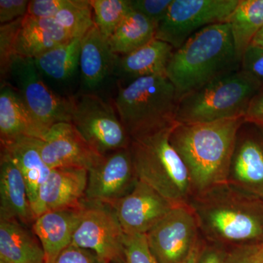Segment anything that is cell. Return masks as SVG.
Returning <instances> with one entry per match:
<instances>
[{
  "mask_svg": "<svg viewBox=\"0 0 263 263\" xmlns=\"http://www.w3.org/2000/svg\"><path fill=\"white\" fill-rule=\"evenodd\" d=\"M245 122L238 117L175 124L170 141L187 170L193 196L228 183L237 136Z\"/></svg>",
  "mask_w": 263,
  "mask_h": 263,
  "instance_id": "6da1fadb",
  "label": "cell"
},
{
  "mask_svg": "<svg viewBox=\"0 0 263 263\" xmlns=\"http://www.w3.org/2000/svg\"><path fill=\"white\" fill-rule=\"evenodd\" d=\"M240 69L228 22L199 30L175 49L166 70L178 101L214 79Z\"/></svg>",
  "mask_w": 263,
  "mask_h": 263,
  "instance_id": "7a4b0ae2",
  "label": "cell"
},
{
  "mask_svg": "<svg viewBox=\"0 0 263 263\" xmlns=\"http://www.w3.org/2000/svg\"><path fill=\"white\" fill-rule=\"evenodd\" d=\"M199 229L218 245H256L263 240V200L228 183L194 195L189 202Z\"/></svg>",
  "mask_w": 263,
  "mask_h": 263,
  "instance_id": "3957f363",
  "label": "cell"
},
{
  "mask_svg": "<svg viewBox=\"0 0 263 263\" xmlns=\"http://www.w3.org/2000/svg\"><path fill=\"white\" fill-rule=\"evenodd\" d=\"M178 103L174 84L158 75L119 85L114 105L132 141L176 124Z\"/></svg>",
  "mask_w": 263,
  "mask_h": 263,
  "instance_id": "277c9868",
  "label": "cell"
},
{
  "mask_svg": "<svg viewBox=\"0 0 263 263\" xmlns=\"http://www.w3.org/2000/svg\"><path fill=\"white\" fill-rule=\"evenodd\" d=\"M174 126L132 140L129 152L139 181L174 205H189L193 190L187 170L170 141Z\"/></svg>",
  "mask_w": 263,
  "mask_h": 263,
  "instance_id": "5b68a950",
  "label": "cell"
},
{
  "mask_svg": "<svg viewBox=\"0 0 263 263\" xmlns=\"http://www.w3.org/2000/svg\"><path fill=\"white\" fill-rule=\"evenodd\" d=\"M262 86L241 69L221 76L180 100L176 122L195 124L245 117Z\"/></svg>",
  "mask_w": 263,
  "mask_h": 263,
  "instance_id": "8992f818",
  "label": "cell"
},
{
  "mask_svg": "<svg viewBox=\"0 0 263 263\" xmlns=\"http://www.w3.org/2000/svg\"><path fill=\"white\" fill-rule=\"evenodd\" d=\"M70 99L71 124L100 155L129 148L130 137L114 103L95 92L72 95Z\"/></svg>",
  "mask_w": 263,
  "mask_h": 263,
  "instance_id": "52a82bcc",
  "label": "cell"
},
{
  "mask_svg": "<svg viewBox=\"0 0 263 263\" xmlns=\"http://www.w3.org/2000/svg\"><path fill=\"white\" fill-rule=\"evenodd\" d=\"M8 78L45 135L55 124L71 123V96L57 94L45 82L34 59L15 57Z\"/></svg>",
  "mask_w": 263,
  "mask_h": 263,
  "instance_id": "ba28073f",
  "label": "cell"
},
{
  "mask_svg": "<svg viewBox=\"0 0 263 263\" xmlns=\"http://www.w3.org/2000/svg\"><path fill=\"white\" fill-rule=\"evenodd\" d=\"M239 0H173L155 38L178 49L200 29L228 22Z\"/></svg>",
  "mask_w": 263,
  "mask_h": 263,
  "instance_id": "9c48e42d",
  "label": "cell"
},
{
  "mask_svg": "<svg viewBox=\"0 0 263 263\" xmlns=\"http://www.w3.org/2000/svg\"><path fill=\"white\" fill-rule=\"evenodd\" d=\"M125 234L113 206L84 200V213L71 245L89 249L108 263L124 261Z\"/></svg>",
  "mask_w": 263,
  "mask_h": 263,
  "instance_id": "30bf717a",
  "label": "cell"
},
{
  "mask_svg": "<svg viewBox=\"0 0 263 263\" xmlns=\"http://www.w3.org/2000/svg\"><path fill=\"white\" fill-rule=\"evenodd\" d=\"M198 224L189 205H175L146 234L159 263H183L197 243Z\"/></svg>",
  "mask_w": 263,
  "mask_h": 263,
  "instance_id": "8fae6325",
  "label": "cell"
},
{
  "mask_svg": "<svg viewBox=\"0 0 263 263\" xmlns=\"http://www.w3.org/2000/svg\"><path fill=\"white\" fill-rule=\"evenodd\" d=\"M138 181L129 148L117 151L88 171L85 200L112 206L130 193Z\"/></svg>",
  "mask_w": 263,
  "mask_h": 263,
  "instance_id": "7c38bea8",
  "label": "cell"
},
{
  "mask_svg": "<svg viewBox=\"0 0 263 263\" xmlns=\"http://www.w3.org/2000/svg\"><path fill=\"white\" fill-rule=\"evenodd\" d=\"M41 156L50 169L94 167L103 158L71 123L62 122L48 129L40 143Z\"/></svg>",
  "mask_w": 263,
  "mask_h": 263,
  "instance_id": "4fadbf2b",
  "label": "cell"
},
{
  "mask_svg": "<svg viewBox=\"0 0 263 263\" xmlns=\"http://www.w3.org/2000/svg\"><path fill=\"white\" fill-rule=\"evenodd\" d=\"M113 206L124 234L146 235L175 205L141 181Z\"/></svg>",
  "mask_w": 263,
  "mask_h": 263,
  "instance_id": "5bb4252c",
  "label": "cell"
},
{
  "mask_svg": "<svg viewBox=\"0 0 263 263\" xmlns=\"http://www.w3.org/2000/svg\"><path fill=\"white\" fill-rule=\"evenodd\" d=\"M228 184L263 200V142L240 128L230 162Z\"/></svg>",
  "mask_w": 263,
  "mask_h": 263,
  "instance_id": "9a60e30c",
  "label": "cell"
},
{
  "mask_svg": "<svg viewBox=\"0 0 263 263\" xmlns=\"http://www.w3.org/2000/svg\"><path fill=\"white\" fill-rule=\"evenodd\" d=\"M87 183V170L52 169L40 188L37 203L33 210L35 219L52 211L83 208Z\"/></svg>",
  "mask_w": 263,
  "mask_h": 263,
  "instance_id": "2e32d148",
  "label": "cell"
},
{
  "mask_svg": "<svg viewBox=\"0 0 263 263\" xmlns=\"http://www.w3.org/2000/svg\"><path fill=\"white\" fill-rule=\"evenodd\" d=\"M84 206L79 209L52 211L38 216L33 222V233L41 242L45 263H53L70 247L74 233L80 224Z\"/></svg>",
  "mask_w": 263,
  "mask_h": 263,
  "instance_id": "e0dca14e",
  "label": "cell"
},
{
  "mask_svg": "<svg viewBox=\"0 0 263 263\" xmlns=\"http://www.w3.org/2000/svg\"><path fill=\"white\" fill-rule=\"evenodd\" d=\"M118 56L114 53L108 39L95 25L81 38L79 75L83 86L89 92L101 86L115 73Z\"/></svg>",
  "mask_w": 263,
  "mask_h": 263,
  "instance_id": "ac0fdd59",
  "label": "cell"
},
{
  "mask_svg": "<svg viewBox=\"0 0 263 263\" xmlns=\"http://www.w3.org/2000/svg\"><path fill=\"white\" fill-rule=\"evenodd\" d=\"M34 219L25 180L14 162L1 152L0 220L17 221L32 228Z\"/></svg>",
  "mask_w": 263,
  "mask_h": 263,
  "instance_id": "d6986e66",
  "label": "cell"
},
{
  "mask_svg": "<svg viewBox=\"0 0 263 263\" xmlns=\"http://www.w3.org/2000/svg\"><path fill=\"white\" fill-rule=\"evenodd\" d=\"M40 143L41 139L20 137L1 144V152L14 162L25 180L32 210L37 203L40 188L51 171L43 160Z\"/></svg>",
  "mask_w": 263,
  "mask_h": 263,
  "instance_id": "ffe728a7",
  "label": "cell"
},
{
  "mask_svg": "<svg viewBox=\"0 0 263 263\" xmlns=\"http://www.w3.org/2000/svg\"><path fill=\"white\" fill-rule=\"evenodd\" d=\"M72 40L54 18H37L27 15L17 34L15 53L17 57L34 59Z\"/></svg>",
  "mask_w": 263,
  "mask_h": 263,
  "instance_id": "44dd1931",
  "label": "cell"
},
{
  "mask_svg": "<svg viewBox=\"0 0 263 263\" xmlns=\"http://www.w3.org/2000/svg\"><path fill=\"white\" fill-rule=\"evenodd\" d=\"M44 133L34 120L15 88L6 81L0 89V141L1 144L20 137L42 139Z\"/></svg>",
  "mask_w": 263,
  "mask_h": 263,
  "instance_id": "7402d4cb",
  "label": "cell"
},
{
  "mask_svg": "<svg viewBox=\"0 0 263 263\" xmlns=\"http://www.w3.org/2000/svg\"><path fill=\"white\" fill-rule=\"evenodd\" d=\"M174 50L168 43L155 38L136 51L118 56L115 74L126 83L140 78L166 75Z\"/></svg>",
  "mask_w": 263,
  "mask_h": 263,
  "instance_id": "603a6c76",
  "label": "cell"
},
{
  "mask_svg": "<svg viewBox=\"0 0 263 263\" xmlns=\"http://www.w3.org/2000/svg\"><path fill=\"white\" fill-rule=\"evenodd\" d=\"M0 259L9 263H45V254L28 227L17 221L0 220Z\"/></svg>",
  "mask_w": 263,
  "mask_h": 263,
  "instance_id": "cb8c5ba5",
  "label": "cell"
},
{
  "mask_svg": "<svg viewBox=\"0 0 263 263\" xmlns=\"http://www.w3.org/2000/svg\"><path fill=\"white\" fill-rule=\"evenodd\" d=\"M81 41V38H76L34 59L37 70L50 87L67 86L79 73Z\"/></svg>",
  "mask_w": 263,
  "mask_h": 263,
  "instance_id": "d4e9b609",
  "label": "cell"
},
{
  "mask_svg": "<svg viewBox=\"0 0 263 263\" xmlns=\"http://www.w3.org/2000/svg\"><path fill=\"white\" fill-rule=\"evenodd\" d=\"M156 29L148 18L132 9L109 37L108 43L114 53L124 56L155 39Z\"/></svg>",
  "mask_w": 263,
  "mask_h": 263,
  "instance_id": "484cf974",
  "label": "cell"
},
{
  "mask_svg": "<svg viewBox=\"0 0 263 263\" xmlns=\"http://www.w3.org/2000/svg\"><path fill=\"white\" fill-rule=\"evenodd\" d=\"M228 23L235 51L241 62L242 57L254 36L263 28V0H239Z\"/></svg>",
  "mask_w": 263,
  "mask_h": 263,
  "instance_id": "4316f807",
  "label": "cell"
},
{
  "mask_svg": "<svg viewBox=\"0 0 263 263\" xmlns=\"http://www.w3.org/2000/svg\"><path fill=\"white\" fill-rule=\"evenodd\" d=\"M71 39L82 38L95 25L90 1L68 0L54 17Z\"/></svg>",
  "mask_w": 263,
  "mask_h": 263,
  "instance_id": "83f0119b",
  "label": "cell"
},
{
  "mask_svg": "<svg viewBox=\"0 0 263 263\" xmlns=\"http://www.w3.org/2000/svg\"><path fill=\"white\" fill-rule=\"evenodd\" d=\"M95 25L104 37L109 39L131 11L129 0H89Z\"/></svg>",
  "mask_w": 263,
  "mask_h": 263,
  "instance_id": "f1b7e54d",
  "label": "cell"
},
{
  "mask_svg": "<svg viewBox=\"0 0 263 263\" xmlns=\"http://www.w3.org/2000/svg\"><path fill=\"white\" fill-rule=\"evenodd\" d=\"M23 18L17 19L10 23L2 24L0 27V72L2 81H5L8 77L10 66L17 57L15 41Z\"/></svg>",
  "mask_w": 263,
  "mask_h": 263,
  "instance_id": "f546056e",
  "label": "cell"
},
{
  "mask_svg": "<svg viewBox=\"0 0 263 263\" xmlns=\"http://www.w3.org/2000/svg\"><path fill=\"white\" fill-rule=\"evenodd\" d=\"M124 263H159L151 252L146 235H125Z\"/></svg>",
  "mask_w": 263,
  "mask_h": 263,
  "instance_id": "4dcf8cb0",
  "label": "cell"
},
{
  "mask_svg": "<svg viewBox=\"0 0 263 263\" xmlns=\"http://www.w3.org/2000/svg\"><path fill=\"white\" fill-rule=\"evenodd\" d=\"M132 9L143 15L156 27L165 16L173 0H129Z\"/></svg>",
  "mask_w": 263,
  "mask_h": 263,
  "instance_id": "1f68e13d",
  "label": "cell"
},
{
  "mask_svg": "<svg viewBox=\"0 0 263 263\" xmlns=\"http://www.w3.org/2000/svg\"><path fill=\"white\" fill-rule=\"evenodd\" d=\"M240 69L263 85V47L250 45L242 57Z\"/></svg>",
  "mask_w": 263,
  "mask_h": 263,
  "instance_id": "d6a6232c",
  "label": "cell"
},
{
  "mask_svg": "<svg viewBox=\"0 0 263 263\" xmlns=\"http://www.w3.org/2000/svg\"><path fill=\"white\" fill-rule=\"evenodd\" d=\"M68 0H32L29 1L27 15L37 18H54Z\"/></svg>",
  "mask_w": 263,
  "mask_h": 263,
  "instance_id": "836d02e7",
  "label": "cell"
},
{
  "mask_svg": "<svg viewBox=\"0 0 263 263\" xmlns=\"http://www.w3.org/2000/svg\"><path fill=\"white\" fill-rule=\"evenodd\" d=\"M53 263H108L89 249L70 245Z\"/></svg>",
  "mask_w": 263,
  "mask_h": 263,
  "instance_id": "e575fe53",
  "label": "cell"
},
{
  "mask_svg": "<svg viewBox=\"0 0 263 263\" xmlns=\"http://www.w3.org/2000/svg\"><path fill=\"white\" fill-rule=\"evenodd\" d=\"M29 1L26 0H1L0 1V22L10 23L27 14Z\"/></svg>",
  "mask_w": 263,
  "mask_h": 263,
  "instance_id": "d590c367",
  "label": "cell"
},
{
  "mask_svg": "<svg viewBox=\"0 0 263 263\" xmlns=\"http://www.w3.org/2000/svg\"><path fill=\"white\" fill-rule=\"evenodd\" d=\"M226 263H260L256 256V245L235 247L227 253Z\"/></svg>",
  "mask_w": 263,
  "mask_h": 263,
  "instance_id": "8d00e7d4",
  "label": "cell"
},
{
  "mask_svg": "<svg viewBox=\"0 0 263 263\" xmlns=\"http://www.w3.org/2000/svg\"><path fill=\"white\" fill-rule=\"evenodd\" d=\"M245 122L263 127V85L249 104Z\"/></svg>",
  "mask_w": 263,
  "mask_h": 263,
  "instance_id": "74e56055",
  "label": "cell"
},
{
  "mask_svg": "<svg viewBox=\"0 0 263 263\" xmlns=\"http://www.w3.org/2000/svg\"><path fill=\"white\" fill-rule=\"evenodd\" d=\"M227 253L217 245L200 249L197 263H226Z\"/></svg>",
  "mask_w": 263,
  "mask_h": 263,
  "instance_id": "f35d334b",
  "label": "cell"
},
{
  "mask_svg": "<svg viewBox=\"0 0 263 263\" xmlns=\"http://www.w3.org/2000/svg\"><path fill=\"white\" fill-rule=\"evenodd\" d=\"M200 251V246L197 243L193 249V250H192V252H190V254H189L187 258L185 259L184 262L183 263H197Z\"/></svg>",
  "mask_w": 263,
  "mask_h": 263,
  "instance_id": "ab89813d",
  "label": "cell"
},
{
  "mask_svg": "<svg viewBox=\"0 0 263 263\" xmlns=\"http://www.w3.org/2000/svg\"><path fill=\"white\" fill-rule=\"evenodd\" d=\"M250 45L263 47V28L261 29L260 30L257 32V34L254 36Z\"/></svg>",
  "mask_w": 263,
  "mask_h": 263,
  "instance_id": "60d3db41",
  "label": "cell"
},
{
  "mask_svg": "<svg viewBox=\"0 0 263 263\" xmlns=\"http://www.w3.org/2000/svg\"><path fill=\"white\" fill-rule=\"evenodd\" d=\"M256 256L259 262L263 263V240L259 243H256Z\"/></svg>",
  "mask_w": 263,
  "mask_h": 263,
  "instance_id": "b9f144b4",
  "label": "cell"
},
{
  "mask_svg": "<svg viewBox=\"0 0 263 263\" xmlns=\"http://www.w3.org/2000/svg\"><path fill=\"white\" fill-rule=\"evenodd\" d=\"M0 263H9V262H6V261L4 260V259H0Z\"/></svg>",
  "mask_w": 263,
  "mask_h": 263,
  "instance_id": "7bdbcfd3",
  "label": "cell"
},
{
  "mask_svg": "<svg viewBox=\"0 0 263 263\" xmlns=\"http://www.w3.org/2000/svg\"><path fill=\"white\" fill-rule=\"evenodd\" d=\"M260 127L261 130H262V134H263V127Z\"/></svg>",
  "mask_w": 263,
  "mask_h": 263,
  "instance_id": "ee69618b",
  "label": "cell"
},
{
  "mask_svg": "<svg viewBox=\"0 0 263 263\" xmlns=\"http://www.w3.org/2000/svg\"><path fill=\"white\" fill-rule=\"evenodd\" d=\"M118 263H124V261H122V262H118Z\"/></svg>",
  "mask_w": 263,
  "mask_h": 263,
  "instance_id": "f6af8a7d",
  "label": "cell"
}]
</instances>
